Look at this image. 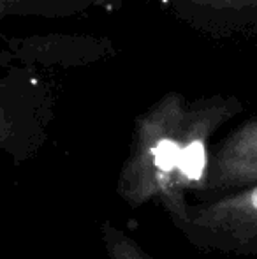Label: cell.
Instances as JSON below:
<instances>
[{
  "instance_id": "6",
  "label": "cell",
  "mask_w": 257,
  "mask_h": 259,
  "mask_svg": "<svg viewBox=\"0 0 257 259\" xmlns=\"http://www.w3.org/2000/svg\"><path fill=\"white\" fill-rule=\"evenodd\" d=\"M11 136V125H9V120H7L6 113H4V109L0 108V147H2L4 143H7V140H9Z\"/></svg>"
},
{
  "instance_id": "2",
  "label": "cell",
  "mask_w": 257,
  "mask_h": 259,
  "mask_svg": "<svg viewBox=\"0 0 257 259\" xmlns=\"http://www.w3.org/2000/svg\"><path fill=\"white\" fill-rule=\"evenodd\" d=\"M182 229L199 243L233 252H257V185L217 201L189 206Z\"/></svg>"
},
{
  "instance_id": "5",
  "label": "cell",
  "mask_w": 257,
  "mask_h": 259,
  "mask_svg": "<svg viewBox=\"0 0 257 259\" xmlns=\"http://www.w3.org/2000/svg\"><path fill=\"white\" fill-rule=\"evenodd\" d=\"M199 2L210 4V6H215V7H234V9L257 6V0H199Z\"/></svg>"
},
{
  "instance_id": "1",
  "label": "cell",
  "mask_w": 257,
  "mask_h": 259,
  "mask_svg": "<svg viewBox=\"0 0 257 259\" xmlns=\"http://www.w3.org/2000/svg\"><path fill=\"white\" fill-rule=\"evenodd\" d=\"M189 111L178 97L171 96L141 116L117 182L118 196L129 206L159 201L178 228L185 224L189 210L178 189Z\"/></svg>"
},
{
  "instance_id": "3",
  "label": "cell",
  "mask_w": 257,
  "mask_h": 259,
  "mask_svg": "<svg viewBox=\"0 0 257 259\" xmlns=\"http://www.w3.org/2000/svg\"><path fill=\"white\" fill-rule=\"evenodd\" d=\"M257 185V122L233 133L210 159L204 191H243Z\"/></svg>"
},
{
  "instance_id": "4",
  "label": "cell",
  "mask_w": 257,
  "mask_h": 259,
  "mask_svg": "<svg viewBox=\"0 0 257 259\" xmlns=\"http://www.w3.org/2000/svg\"><path fill=\"white\" fill-rule=\"evenodd\" d=\"M100 236L110 259H153L132 236L110 222L100 226Z\"/></svg>"
}]
</instances>
